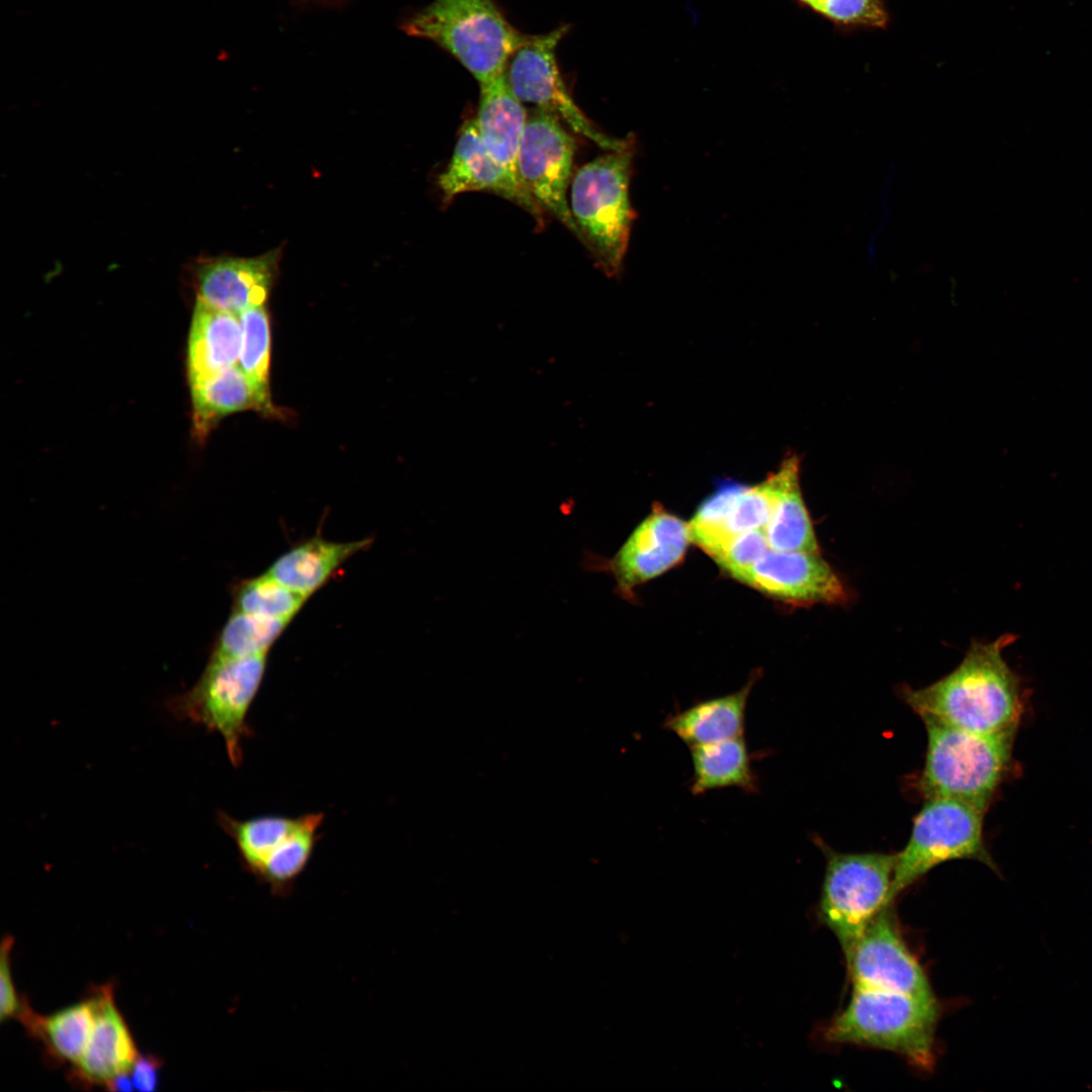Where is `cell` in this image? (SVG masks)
<instances>
[{
  "label": "cell",
  "mask_w": 1092,
  "mask_h": 1092,
  "mask_svg": "<svg viewBox=\"0 0 1092 1092\" xmlns=\"http://www.w3.org/2000/svg\"><path fill=\"white\" fill-rule=\"evenodd\" d=\"M1015 637L974 642L948 674L920 689H904L907 705L923 720L974 733L1016 729L1020 681L1003 657Z\"/></svg>",
  "instance_id": "cell-1"
},
{
  "label": "cell",
  "mask_w": 1092,
  "mask_h": 1092,
  "mask_svg": "<svg viewBox=\"0 0 1092 1092\" xmlns=\"http://www.w3.org/2000/svg\"><path fill=\"white\" fill-rule=\"evenodd\" d=\"M936 999L853 987L849 1002L825 1026L827 1042L895 1053L921 1071L936 1061Z\"/></svg>",
  "instance_id": "cell-2"
},
{
  "label": "cell",
  "mask_w": 1092,
  "mask_h": 1092,
  "mask_svg": "<svg viewBox=\"0 0 1092 1092\" xmlns=\"http://www.w3.org/2000/svg\"><path fill=\"white\" fill-rule=\"evenodd\" d=\"M635 143L607 151L580 167L570 188V210L579 241L597 266L617 276L623 266L635 213L629 197Z\"/></svg>",
  "instance_id": "cell-3"
},
{
  "label": "cell",
  "mask_w": 1092,
  "mask_h": 1092,
  "mask_svg": "<svg viewBox=\"0 0 1092 1092\" xmlns=\"http://www.w3.org/2000/svg\"><path fill=\"white\" fill-rule=\"evenodd\" d=\"M453 56L479 84L505 72L528 34L518 31L493 0H434L402 23Z\"/></svg>",
  "instance_id": "cell-4"
},
{
  "label": "cell",
  "mask_w": 1092,
  "mask_h": 1092,
  "mask_svg": "<svg viewBox=\"0 0 1092 1092\" xmlns=\"http://www.w3.org/2000/svg\"><path fill=\"white\" fill-rule=\"evenodd\" d=\"M927 746L919 788L987 811L1009 767L1016 729L982 734L924 723Z\"/></svg>",
  "instance_id": "cell-5"
},
{
  "label": "cell",
  "mask_w": 1092,
  "mask_h": 1092,
  "mask_svg": "<svg viewBox=\"0 0 1092 1092\" xmlns=\"http://www.w3.org/2000/svg\"><path fill=\"white\" fill-rule=\"evenodd\" d=\"M268 656L208 659L196 684L165 703L175 718L217 732L234 766L243 761V742L251 735L248 715L263 682Z\"/></svg>",
  "instance_id": "cell-6"
},
{
  "label": "cell",
  "mask_w": 1092,
  "mask_h": 1092,
  "mask_svg": "<svg viewBox=\"0 0 1092 1092\" xmlns=\"http://www.w3.org/2000/svg\"><path fill=\"white\" fill-rule=\"evenodd\" d=\"M813 841L826 860L816 916L835 935L845 957L875 916L891 904L897 854L841 852L817 836Z\"/></svg>",
  "instance_id": "cell-7"
},
{
  "label": "cell",
  "mask_w": 1092,
  "mask_h": 1092,
  "mask_svg": "<svg viewBox=\"0 0 1092 1092\" xmlns=\"http://www.w3.org/2000/svg\"><path fill=\"white\" fill-rule=\"evenodd\" d=\"M985 811L950 798H927L913 819L905 847L897 853L889 902L935 867L974 859L999 875L983 833Z\"/></svg>",
  "instance_id": "cell-8"
},
{
  "label": "cell",
  "mask_w": 1092,
  "mask_h": 1092,
  "mask_svg": "<svg viewBox=\"0 0 1092 1092\" xmlns=\"http://www.w3.org/2000/svg\"><path fill=\"white\" fill-rule=\"evenodd\" d=\"M216 820L235 842L243 866L275 893H283L291 889L311 858L325 814L264 815L240 820L218 811Z\"/></svg>",
  "instance_id": "cell-9"
},
{
  "label": "cell",
  "mask_w": 1092,
  "mask_h": 1092,
  "mask_svg": "<svg viewBox=\"0 0 1092 1092\" xmlns=\"http://www.w3.org/2000/svg\"><path fill=\"white\" fill-rule=\"evenodd\" d=\"M567 30L562 25L545 34L527 35L507 64V80L522 103L556 115L572 131L605 151L624 150L635 143L634 135L617 139L606 134L580 110L566 88L556 49Z\"/></svg>",
  "instance_id": "cell-10"
},
{
  "label": "cell",
  "mask_w": 1092,
  "mask_h": 1092,
  "mask_svg": "<svg viewBox=\"0 0 1092 1092\" xmlns=\"http://www.w3.org/2000/svg\"><path fill=\"white\" fill-rule=\"evenodd\" d=\"M574 155L575 143L556 115L540 108L528 114L518 158L520 179L539 206L579 240L566 197Z\"/></svg>",
  "instance_id": "cell-11"
},
{
  "label": "cell",
  "mask_w": 1092,
  "mask_h": 1092,
  "mask_svg": "<svg viewBox=\"0 0 1092 1092\" xmlns=\"http://www.w3.org/2000/svg\"><path fill=\"white\" fill-rule=\"evenodd\" d=\"M890 905L869 923L845 956L853 987L936 999L928 977L908 947Z\"/></svg>",
  "instance_id": "cell-12"
},
{
  "label": "cell",
  "mask_w": 1092,
  "mask_h": 1092,
  "mask_svg": "<svg viewBox=\"0 0 1092 1092\" xmlns=\"http://www.w3.org/2000/svg\"><path fill=\"white\" fill-rule=\"evenodd\" d=\"M690 542L688 523L656 505L612 559L602 564L584 563V566L608 569L617 581L618 590L630 595L637 585L677 564Z\"/></svg>",
  "instance_id": "cell-13"
},
{
  "label": "cell",
  "mask_w": 1092,
  "mask_h": 1092,
  "mask_svg": "<svg viewBox=\"0 0 1092 1092\" xmlns=\"http://www.w3.org/2000/svg\"><path fill=\"white\" fill-rule=\"evenodd\" d=\"M740 582L793 605L839 604L846 600L842 581L819 552L768 549Z\"/></svg>",
  "instance_id": "cell-14"
},
{
  "label": "cell",
  "mask_w": 1092,
  "mask_h": 1092,
  "mask_svg": "<svg viewBox=\"0 0 1092 1092\" xmlns=\"http://www.w3.org/2000/svg\"><path fill=\"white\" fill-rule=\"evenodd\" d=\"M443 202L468 191H487L517 204L544 224L543 209L526 187L502 167L487 151L475 118L466 120L459 131L451 160L438 177Z\"/></svg>",
  "instance_id": "cell-15"
},
{
  "label": "cell",
  "mask_w": 1092,
  "mask_h": 1092,
  "mask_svg": "<svg viewBox=\"0 0 1092 1092\" xmlns=\"http://www.w3.org/2000/svg\"><path fill=\"white\" fill-rule=\"evenodd\" d=\"M280 252L254 258H218L198 267V298L240 315L247 308L265 304Z\"/></svg>",
  "instance_id": "cell-16"
},
{
  "label": "cell",
  "mask_w": 1092,
  "mask_h": 1092,
  "mask_svg": "<svg viewBox=\"0 0 1092 1092\" xmlns=\"http://www.w3.org/2000/svg\"><path fill=\"white\" fill-rule=\"evenodd\" d=\"M96 1021L88 1044L74 1065V1076L85 1084L106 1085L119 1074L129 1072L139 1057L130 1030L118 1010L110 985L95 993Z\"/></svg>",
  "instance_id": "cell-17"
},
{
  "label": "cell",
  "mask_w": 1092,
  "mask_h": 1092,
  "mask_svg": "<svg viewBox=\"0 0 1092 1092\" xmlns=\"http://www.w3.org/2000/svg\"><path fill=\"white\" fill-rule=\"evenodd\" d=\"M479 86L475 120L481 139L492 158L522 182L518 158L528 114L513 92L506 72Z\"/></svg>",
  "instance_id": "cell-18"
},
{
  "label": "cell",
  "mask_w": 1092,
  "mask_h": 1092,
  "mask_svg": "<svg viewBox=\"0 0 1092 1092\" xmlns=\"http://www.w3.org/2000/svg\"><path fill=\"white\" fill-rule=\"evenodd\" d=\"M371 538L349 542L314 535L278 556L265 571L285 586L311 597L355 554L369 548Z\"/></svg>",
  "instance_id": "cell-19"
},
{
  "label": "cell",
  "mask_w": 1092,
  "mask_h": 1092,
  "mask_svg": "<svg viewBox=\"0 0 1092 1092\" xmlns=\"http://www.w3.org/2000/svg\"><path fill=\"white\" fill-rule=\"evenodd\" d=\"M241 346L240 316L197 297L188 344L189 382L239 364Z\"/></svg>",
  "instance_id": "cell-20"
},
{
  "label": "cell",
  "mask_w": 1092,
  "mask_h": 1092,
  "mask_svg": "<svg viewBox=\"0 0 1092 1092\" xmlns=\"http://www.w3.org/2000/svg\"><path fill=\"white\" fill-rule=\"evenodd\" d=\"M757 678L753 673L737 692L699 701L668 714L663 728L690 748L743 736L747 701Z\"/></svg>",
  "instance_id": "cell-21"
},
{
  "label": "cell",
  "mask_w": 1092,
  "mask_h": 1092,
  "mask_svg": "<svg viewBox=\"0 0 1092 1092\" xmlns=\"http://www.w3.org/2000/svg\"><path fill=\"white\" fill-rule=\"evenodd\" d=\"M190 383L196 437L204 438L226 415L257 410L274 413L270 394L262 391L239 364Z\"/></svg>",
  "instance_id": "cell-22"
},
{
  "label": "cell",
  "mask_w": 1092,
  "mask_h": 1092,
  "mask_svg": "<svg viewBox=\"0 0 1092 1092\" xmlns=\"http://www.w3.org/2000/svg\"><path fill=\"white\" fill-rule=\"evenodd\" d=\"M693 776L690 791L700 796L709 791L737 788L759 792V779L743 736L691 747Z\"/></svg>",
  "instance_id": "cell-23"
},
{
  "label": "cell",
  "mask_w": 1092,
  "mask_h": 1092,
  "mask_svg": "<svg viewBox=\"0 0 1092 1092\" xmlns=\"http://www.w3.org/2000/svg\"><path fill=\"white\" fill-rule=\"evenodd\" d=\"M96 1014L97 1000L94 994L46 1017L33 1013L23 1004L18 1017L31 1034L43 1041L52 1056L76 1065L88 1044Z\"/></svg>",
  "instance_id": "cell-24"
},
{
  "label": "cell",
  "mask_w": 1092,
  "mask_h": 1092,
  "mask_svg": "<svg viewBox=\"0 0 1092 1092\" xmlns=\"http://www.w3.org/2000/svg\"><path fill=\"white\" fill-rule=\"evenodd\" d=\"M783 482L772 514L764 527L769 549L819 552L818 541L799 481V459L790 456L781 465Z\"/></svg>",
  "instance_id": "cell-25"
},
{
  "label": "cell",
  "mask_w": 1092,
  "mask_h": 1092,
  "mask_svg": "<svg viewBox=\"0 0 1092 1092\" xmlns=\"http://www.w3.org/2000/svg\"><path fill=\"white\" fill-rule=\"evenodd\" d=\"M293 620L272 619L232 611L220 629L209 659H231L269 653Z\"/></svg>",
  "instance_id": "cell-26"
},
{
  "label": "cell",
  "mask_w": 1092,
  "mask_h": 1092,
  "mask_svg": "<svg viewBox=\"0 0 1092 1092\" xmlns=\"http://www.w3.org/2000/svg\"><path fill=\"white\" fill-rule=\"evenodd\" d=\"M233 610L272 619H290L310 597L280 583L266 572L236 583L232 589Z\"/></svg>",
  "instance_id": "cell-27"
},
{
  "label": "cell",
  "mask_w": 1092,
  "mask_h": 1092,
  "mask_svg": "<svg viewBox=\"0 0 1092 1092\" xmlns=\"http://www.w3.org/2000/svg\"><path fill=\"white\" fill-rule=\"evenodd\" d=\"M743 484L727 482L705 499L688 523L691 542L715 559L733 538L728 529L732 505Z\"/></svg>",
  "instance_id": "cell-28"
},
{
  "label": "cell",
  "mask_w": 1092,
  "mask_h": 1092,
  "mask_svg": "<svg viewBox=\"0 0 1092 1092\" xmlns=\"http://www.w3.org/2000/svg\"><path fill=\"white\" fill-rule=\"evenodd\" d=\"M239 316L242 326L239 365L262 391L269 393L271 337L265 304L251 306Z\"/></svg>",
  "instance_id": "cell-29"
},
{
  "label": "cell",
  "mask_w": 1092,
  "mask_h": 1092,
  "mask_svg": "<svg viewBox=\"0 0 1092 1092\" xmlns=\"http://www.w3.org/2000/svg\"><path fill=\"white\" fill-rule=\"evenodd\" d=\"M783 482V469L769 475L764 481L753 486L743 485L738 492L728 518V529L732 537L766 526Z\"/></svg>",
  "instance_id": "cell-30"
},
{
  "label": "cell",
  "mask_w": 1092,
  "mask_h": 1092,
  "mask_svg": "<svg viewBox=\"0 0 1092 1092\" xmlns=\"http://www.w3.org/2000/svg\"><path fill=\"white\" fill-rule=\"evenodd\" d=\"M768 549L764 530H750L735 535L714 560L727 574L740 582Z\"/></svg>",
  "instance_id": "cell-31"
},
{
  "label": "cell",
  "mask_w": 1092,
  "mask_h": 1092,
  "mask_svg": "<svg viewBox=\"0 0 1092 1092\" xmlns=\"http://www.w3.org/2000/svg\"><path fill=\"white\" fill-rule=\"evenodd\" d=\"M811 9L843 25L884 27L888 23L882 0H816Z\"/></svg>",
  "instance_id": "cell-32"
},
{
  "label": "cell",
  "mask_w": 1092,
  "mask_h": 1092,
  "mask_svg": "<svg viewBox=\"0 0 1092 1092\" xmlns=\"http://www.w3.org/2000/svg\"><path fill=\"white\" fill-rule=\"evenodd\" d=\"M14 943L11 935L3 937L0 945V1020L18 1016L23 1003L20 1002L12 974L10 954Z\"/></svg>",
  "instance_id": "cell-33"
},
{
  "label": "cell",
  "mask_w": 1092,
  "mask_h": 1092,
  "mask_svg": "<svg viewBox=\"0 0 1092 1092\" xmlns=\"http://www.w3.org/2000/svg\"><path fill=\"white\" fill-rule=\"evenodd\" d=\"M161 1066V1061L155 1056H139L129 1071L133 1088L144 1092L157 1090Z\"/></svg>",
  "instance_id": "cell-34"
},
{
  "label": "cell",
  "mask_w": 1092,
  "mask_h": 1092,
  "mask_svg": "<svg viewBox=\"0 0 1092 1092\" xmlns=\"http://www.w3.org/2000/svg\"><path fill=\"white\" fill-rule=\"evenodd\" d=\"M799 1H801V2H802V3H804V4H806V5H807V6H809L810 8H812V7H813V5H814V4H815V2H816V0H799Z\"/></svg>",
  "instance_id": "cell-35"
}]
</instances>
